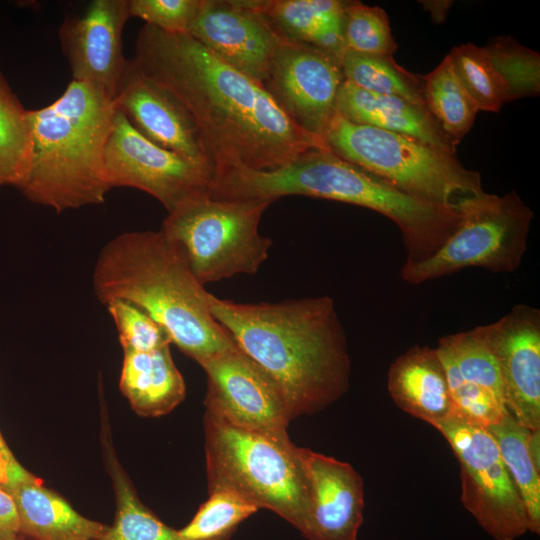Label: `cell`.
Wrapping results in <instances>:
<instances>
[{
  "instance_id": "cell-30",
  "label": "cell",
  "mask_w": 540,
  "mask_h": 540,
  "mask_svg": "<svg viewBox=\"0 0 540 540\" xmlns=\"http://www.w3.org/2000/svg\"><path fill=\"white\" fill-rule=\"evenodd\" d=\"M258 510L237 493L213 491L192 520L178 531L186 540H229L238 525Z\"/></svg>"
},
{
  "instance_id": "cell-35",
  "label": "cell",
  "mask_w": 540,
  "mask_h": 540,
  "mask_svg": "<svg viewBox=\"0 0 540 540\" xmlns=\"http://www.w3.org/2000/svg\"><path fill=\"white\" fill-rule=\"evenodd\" d=\"M30 474L14 457L0 433V485L9 489Z\"/></svg>"
},
{
  "instance_id": "cell-34",
  "label": "cell",
  "mask_w": 540,
  "mask_h": 540,
  "mask_svg": "<svg viewBox=\"0 0 540 540\" xmlns=\"http://www.w3.org/2000/svg\"><path fill=\"white\" fill-rule=\"evenodd\" d=\"M200 0H129L130 17L169 33H187Z\"/></svg>"
},
{
  "instance_id": "cell-33",
  "label": "cell",
  "mask_w": 540,
  "mask_h": 540,
  "mask_svg": "<svg viewBox=\"0 0 540 540\" xmlns=\"http://www.w3.org/2000/svg\"><path fill=\"white\" fill-rule=\"evenodd\" d=\"M105 306L115 324L123 351H149L172 343L167 331L133 304L114 300Z\"/></svg>"
},
{
  "instance_id": "cell-31",
  "label": "cell",
  "mask_w": 540,
  "mask_h": 540,
  "mask_svg": "<svg viewBox=\"0 0 540 540\" xmlns=\"http://www.w3.org/2000/svg\"><path fill=\"white\" fill-rule=\"evenodd\" d=\"M484 48L506 85L510 101L539 94V53L510 37L494 38Z\"/></svg>"
},
{
  "instance_id": "cell-9",
  "label": "cell",
  "mask_w": 540,
  "mask_h": 540,
  "mask_svg": "<svg viewBox=\"0 0 540 540\" xmlns=\"http://www.w3.org/2000/svg\"><path fill=\"white\" fill-rule=\"evenodd\" d=\"M459 210L461 220L452 235L426 260L403 264L402 280L418 285L470 267L494 273L519 268L534 213L514 190L501 196L484 192Z\"/></svg>"
},
{
  "instance_id": "cell-13",
  "label": "cell",
  "mask_w": 540,
  "mask_h": 540,
  "mask_svg": "<svg viewBox=\"0 0 540 540\" xmlns=\"http://www.w3.org/2000/svg\"><path fill=\"white\" fill-rule=\"evenodd\" d=\"M344 81L339 56L283 39L264 87L300 128L323 139L336 114V98Z\"/></svg>"
},
{
  "instance_id": "cell-17",
  "label": "cell",
  "mask_w": 540,
  "mask_h": 540,
  "mask_svg": "<svg viewBox=\"0 0 540 540\" xmlns=\"http://www.w3.org/2000/svg\"><path fill=\"white\" fill-rule=\"evenodd\" d=\"M113 100L145 138L214 171L188 112L170 92L147 77L133 58L126 60Z\"/></svg>"
},
{
  "instance_id": "cell-37",
  "label": "cell",
  "mask_w": 540,
  "mask_h": 540,
  "mask_svg": "<svg viewBox=\"0 0 540 540\" xmlns=\"http://www.w3.org/2000/svg\"><path fill=\"white\" fill-rule=\"evenodd\" d=\"M528 452L537 467L540 468V430H531L527 439Z\"/></svg>"
},
{
  "instance_id": "cell-5",
  "label": "cell",
  "mask_w": 540,
  "mask_h": 540,
  "mask_svg": "<svg viewBox=\"0 0 540 540\" xmlns=\"http://www.w3.org/2000/svg\"><path fill=\"white\" fill-rule=\"evenodd\" d=\"M116 112L106 91L74 80L51 104L28 110L32 162L22 194L58 213L102 204L112 189L105 151Z\"/></svg>"
},
{
  "instance_id": "cell-26",
  "label": "cell",
  "mask_w": 540,
  "mask_h": 540,
  "mask_svg": "<svg viewBox=\"0 0 540 540\" xmlns=\"http://www.w3.org/2000/svg\"><path fill=\"white\" fill-rule=\"evenodd\" d=\"M341 66L345 80L363 90L400 97L425 107L421 76L400 67L393 56L345 50Z\"/></svg>"
},
{
  "instance_id": "cell-3",
  "label": "cell",
  "mask_w": 540,
  "mask_h": 540,
  "mask_svg": "<svg viewBox=\"0 0 540 540\" xmlns=\"http://www.w3.org/2000/svg\"><path fill=\"white\" fill-rule=\"evenodd\" d=\"M92 285L102 304L121 300L144 311L199 365L236 347L211 313L210 293L161 229L111 239L98 255Z\"/></svg>"
},
{
  "instance_id": "cell-12",
  "label": "cell",
  "mask_w": 540,
  "mask_h": 540,
  "mask_svg": "<svg viewBox=\"0 0 540 540\" xmlns=\"http://www.w3.org/2000/svg\"><path fill=\"white\" fill-rule=\"evenodd\" d=\"M207 376L206 412L225 422L279 439H290L294 419L278 384L237 346L200 365Z\"/></svg>"
},
{
  "instance_id": "cell-19",
  "label": "cell",
  "mask_w": 540,
  "mask_h": 540,
  "mask_svg": "<svg viewBox=\"0 0 540 540\" xmlns=\"http://www.w3.org/2000/svg\"><path fill=\"white\" fill-rule=\"evenodd\" d=\"M387 389L399 409L431 426L454 416L436 348L416 344L396 357L388 370Z\"/></svg>"
},
{
  "instance_id": "cell-32",
  "label": "cell",
  "mask_w": 540,
  "mask_h": 540,
  "mask_svg": "<svg viewBox=\"0 0 540 540\" xmlns=\"http://www.w3.org/2000/svg\"><path fill=\"white\" fill-rule=\"evenodd\" d=\"M343 38L345 50L358 53L393 56L397 48L385 11L356 1L344 9Z\"/></svg>"
},
{
  "instance_id": "cell-14",
  "label": "cell",
  "mask_w": 540,
  "mask_h": 540,
  "mask_svg": "<svg viewBox=\"0 0 540 540\" xmlns=\"http://www.w3.org/2000/svg\"><path fill=\"white\" fill-rule=\"evenodd\" d=\"M477 327L496 360L507 411L529 430H540V310L517 304Z\"/></svg>"
},
{
  "instance_id": "cell-7",
  "label": "cell",
  "mask_w": 540,
  "mask_h": 540,
  "mask_svg": "<svg viewBox=\"0 0 540 540\" xmlns=\"http://www.w3.org/2000/svg\"><path fill=\"white\" fill-rule=\"evenodd\" d=\"M323 139L335 155L422 201L459 210L484 193L480 174L456 154L412 137L352 123L336 112Z\"/></svg>"
},
{
  "instance_id": "cell-11",
  "label": "cell",
  "mask_w": 540,
  "mask_h": 540,
  "mask_svg": "<svg viewBox=\"0 0 540 540\" xmlns=\"http://www.w3.org/2000/svg\"><path fill=\"white\" fill-rule=\"evenodd\" d=\"M109 184L154 197L168 212L210 191L214 171L166 150L139 133L117 110L105 151Z\"/></svg>"
},
{
  "instance_id": "cell-20",
  "label": "cell",
  "mask_w": 540,
  "mask_h": 540,
  "mask_svg": "<svg viewBox=\"0 0 540 540\" xmlns=\"http://www.w3.org/2000/svg\"><path fill=\"white\" fill-rule=\"evenodd\" d=\"M335 107L349 122L409 136L456 154V147L427 109L403 98L372 93L345 80L339 88Z\"/></svg>"
},
{
  "instance_id": "cell-1",
  "label": "cell",
  "mask_w": 540,
  "mask_h": 540,
  "mask_svg": "<svg viewBox=\"0 0 540 540\" xmlns=\"http://www.w3.org/2000/svg\"><path fill=\"white\" fill-rule=\"evenodd\" d=\"M133 59L188 112L215 173L235 166L276 170L311 148L327 147L300 128L263 84L187 33L145 24Z\"/></svg>"
},
{
  "instance_id": "cell-25",
  "label": "cell",
  "mask_w": 540,
  "mask_h": 540,
  "mask_svg": "<svg viewBox=\"0 0 540 540\" xmlns=\"http://www.w3.org/2000/svg\"><path fill=\"white\" fill-rule=\"evenodd\" d=\"M32 162V133L26 109L0 72V185L18 187Z\"/></svg>"
},
{
  "instance_id": "cell-27",
  "label": "cell",
  "mask_w": 540,
  "mask_h": 540,
  "mask_svg": "<svg viewBox=\"0 0 540 540\" xmlns=\"http://www.w3.org/2000/svg\"><path fill=\"white\" fill-rule=\"evenodd\" d=\"M347 2L260 0V10L282 39L312 44L327 26L343 21Z\"/></svg>"
},
{
  "instance_id": "cell-2",
  "label": "cell",
  "mask_w": 540,
  "mask_h": 540,
  "mask_svg": "<svg viewBox=\"0 0 540 540\" xmlns=\"http://www.w3.org/2000/svg\"><path fill=\"white\" fill-rule=\"evenodd\" d=\"M209 306L236 346L278 384L294 418L323 410L348 390L347 339L330 296L237 303L210 293Z\"/></svg>"
},
{
  "instance_id": "cell-28",
  "label": "cell",
  "mask_w": 540,
  "mask_h": 540,
  "mask_svg": "<svg viewBox=\"0 0 540 540\" xmlns=\"http://www.w3.org/2000/svg\"><path fill=\"white\" fill-rule=\"evenodd\" d=\"M111 466L116 514L114 523L107 526L99 540H186L140 502L115 462Z\"/></svg>"
},
{
  "instance_id": "cell-15",
  "label": "cell",
  "mask_w": 540,
  "mask_h": 540,
  "mask_svg": "<svg viewBox=\"0 0 540 540\" xmlns=\"http://www.w3.org/2000/svg\"><path fill=\"white\" fill-rule=\"evenodd\" d=\"M187 34L263 86L283 40L261 12L260 0H200Z\"/></svg>"
},
{
  "instance_id": "cell-29",
  "label": "cell",
  "mask_w": 540,
  "mask_h": 540,
  "mask_svg": "<svg viewBox=\"0 0 540 540\" xmlns=\"http://www.w3.org/2000/svg\"><path fill=\"white\" fill-rule=\"evenodd\" d=\"M448 55L478 110L498 112L504 103L510 101L506 85L484 47L473 43L461 44Z\"/></svg>"
},
{
  "instance_id": "cell-4",
  "label": "cell",
  "mask_w": 540,
  "mask_h": 540,
  "mask_svg": "<svg viewBox=\"0 0 540 540\" xmlns=\"http://www.w3.org/2000/svg\"><path fill=\"white\" fill-rule=\"evenodd\" d=\"M212 194L218 199H264L301 195L361 206L393 221L406 249L404 265L431 257L461 220L458 209L417 199L340 158L328 147L311 148L271 171L235 166L221 171Z\"/></svg>"
},
{
  "instance_id": "cell-22",
  "label": "cell",
  "mask_w": 540,
  "mask_h": 540,
  "mask_svg": "<svg viewBox=\"0 0 540 540\" xmlns=\"http://www.w3.org/2000/svg\"><path fill=\"white\" fill-rule=\"evenodd\" d=\"M120 389L141 416L165 415L180 404L186 387L170 345L149 351H123Z\"/></svg>"
},
{
  "instance_id": "cell-18",
  "label": "cell",
  "mask_w": 540,
  "mask_h": 540,
  "mask_svg": "<svg viewBox=\"0 0 540 540\" xmlns=\"http://www.w3.org/2000/svg\"><path fill=\"white\" fill-rule=\"evenodd\" d=\"M308 505L300 533L307 540H357L363 523L364 483L354 467L300 447Z\"/></svg>"
},
{
  "instance_id": "cell-38",
  "label": "cell",
  "mask_w": 540,
  "mask_h": 540,
  "mask_svg": "<svg viewBox=\"0 0 540 540\" xmlns=\"http://www.w3.org/2000/svg\"><path fill=\"white\" fill-rule=\"evenodd\" d=\"M7 540H31V539H29V538H27V537H25V536H23L21 534H18L15 537H12V538L7 539Z\"/></svg>"
},
{
  "instance_id": "cell-23",
  "label": "cell",
  "mask_w": 540,
  "mask_h": 540,
  "mask_svg": "<svg viewBox=\"0 0 540 540\" xmlns=\"http://www.w3.org/2000/svg\"><path fill=\"white\" fill-rule=\"evenodd\" d=\"M421 80L425 108L456 147L473 126L478 107L459 80L448 54Z\"/></svg>"
},
{
  "instance_id": "cell-8",
  "label": "cell",
  "mask_w": 540,
  "mask_h": 540,
  "mask_svg": "<svg viewBox=\"0 0 540 540\" xmlns=\"http://www.w3.org/2000/svg\"><path fill=\"white\" fill-rule=\"evenodd\" d=\"M273 202L200 194L168 212L161 231L182 250L203 286L237 274H255L272 247V240L258 228Z\"/></svg>"
},
{
  "instance_id": "cell-6",
  "label": "cell",
  "mask_w": 540,
  "mask_h": 540,
  "mask_svg": "<svg viewBox=\"0 0 540 540\" xmlns=\"http://www.w3.org/2000/svg\"><path fill=\"white\" fill-rule=\"evenodd\" d=\"M208 493L228 490L273 511L299 531L308 505L300 447L233 426L205 412Z\"/></svg>"
},
{
  "instance_id": "cell-21",
  "label": "cell",
  "mask_w": 540,
  "mask_h": 540,
  "mask_svg": "<svg viewBox=\"0 0 540 540\" xmlns=\"http://www.w3.org/2000/svg\"><path fill=\"white\" fill-rule=\"evenodd\" d=\"M6 490L15 501L19 534L31 540H99L107 528L80 515L32 474Z\"/></svg>"
},
{
  "instance_id": "cell-36",
  "label": "cell",
  "mask_w": 540,
  "mask_h": 540,
  "mask_svg": "<svg viewBox=\"0 0 540 540\" xmlns=\"http://www.w3.org/2000/svg\"><path fill=\"white\" fill-rule=\"evenodd\" d=\"M19 534V518L12 495L0 485V540Z\"/></svg>"
},
{
  "instance_id": "cell-24",
  "label": "cell",
  "mask_w": 540,
  "mask_h": 540,
  "mask_svg": "<svg viewBox=\"0 0 540 540\" xmlns=\"http://www.w3.org/2000/svg\"><path fill=\"white\" fill-rule=\"evenodd\" d=\"M494 438L504 465L524 506L527 529L540 534V468L530 457L527 439L531 430L510 413L486 428Z\"/></svg>"
},
{
  "instance_id": "cell-16",
  "label": "cell",
  "mask_w": 540,
  "mask_h": 540,
  "mask_svg": "<svg viewBox=\"0 0 540 540\" xmlns=\"http://www.w3.org/2000/svg\"><path fill=\"white\" fill-rule=\"evenodd\" d=\"M129 0H93L59 28L61 49L74 81L95 85L114 98L126 64L122 33Z\"/></svg>"
},
{
  "instance_id": "cell-10",
  "label": "cell",
  "mask_w": 540,
  "mask_h": 540,
  "mask_svg": "<svg viewBox=\"0 0 540 540\" xmlns=\"http://www.w3.org/2000/svg\"><path fill=\"white\" fill-rule=\"evenodd\" d=\"M433 427L459 462L461 502L480 527L494 540L524 535V506L490 432L455 415Z\"/></svg>"
}]
</instances>
